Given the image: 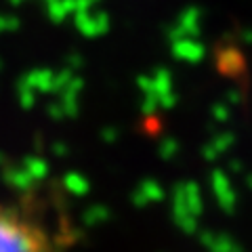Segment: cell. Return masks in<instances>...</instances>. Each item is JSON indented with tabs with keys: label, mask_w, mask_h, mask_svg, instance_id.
Instances as JSON below:
<instances>
[{
	"label": "cell",
	"mask_w": 252,
	"mask_h": 252,
	"mask_svg": "<svg viewBox=\"0 0 252 252\" xmlns=\"http://www.w3.org/2000/svg\"><path fill=\"white\" fill-rule=\"evenodd\" d=\"M0 252H63V248L32 204L0 200Z\"/></svg>",
	"instance_id": "1"
}]
</instances>
